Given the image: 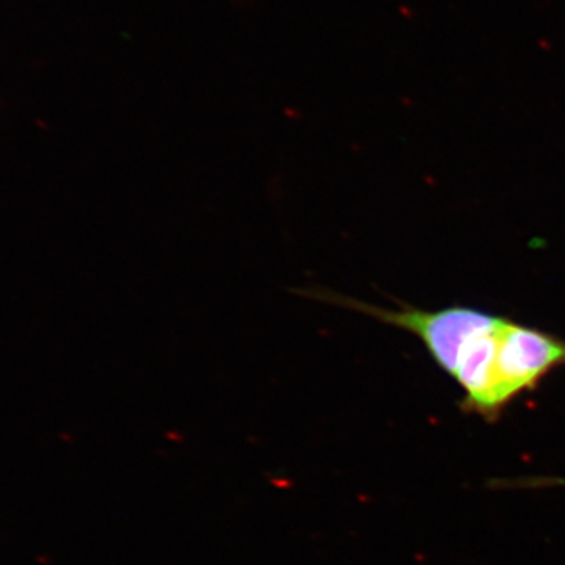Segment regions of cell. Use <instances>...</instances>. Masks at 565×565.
<instances>
[{"instance_id":"6da1fadb","label":"cell","mask_w":565,"mask_h":565,"mask_svg":"<svg viewBox=\"0 0 565 565\" xmlns=\"http://www.w3.org/2000/svg\"><path fill=\"white\" fill-rule=\"evenodd\" d=\"M292 292L415 334L434 362L463 390V411L489 422L520 394L537 388L546 375L565 366L563 338L478 308L426 311L399 303L392 310L318 285Z\"/></svg>"}]
</instances>
